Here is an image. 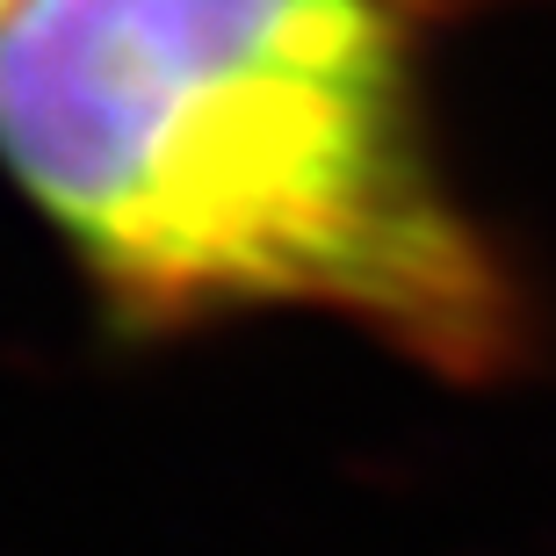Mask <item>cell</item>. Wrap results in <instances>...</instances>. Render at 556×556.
I'll return each mask as SVG.
<instances>
[{
    "label": "cell",
    "mask_w": 556,
    "mask_h": 556,
    "mask_svg": "<svg viewBox=\"0 0 556 556\" xmlns=\"http://www.w3.org/2000/svg\"><path fill=\"white\" fill-rule=\"evenodd\" d=\"M498 0H15L0 174L109 326L340 318L448 383L535 348L514 261L463 203L427 59Z\"/></svg>",
    "instance_id": "cell-1"
},
{
    "label": "cell",
    "mask_w": 556,
    "mask_h": 556,
    "mask_svg": "<svg viewBox=\"0 0 556 556\" xmlns=\"http://www.w3.org/2000/svg\"><path fill=\"white\" fill-rule=\"evenodd\" d=\"M8 8H15V0H0V15H8Z\"/></svg>",
    "instance_id": "cell-2"
}]
</instances>
